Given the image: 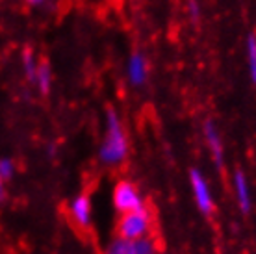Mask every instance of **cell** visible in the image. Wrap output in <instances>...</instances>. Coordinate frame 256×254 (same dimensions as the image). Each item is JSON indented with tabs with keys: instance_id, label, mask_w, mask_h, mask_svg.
Here are the masks:
<instances>
[{
	"instance_id": "obj_2",
	"label": "cell",
	"mask_w": 256,
	"mask_h": 254,
	"mask_svg": "<svg viewBox=\"0 0 256 254\" xmlns=\"http://www.w3.org/2000/svg\"><path fill=\"white\" fill-rule=\"evenodd\" d=\"M150 226H152L150 214L147 212V208H141V210L122 214V217L117 222V234L124 240L136 242L143 236H148Z\"/></svg>"
},
{
	"instance_id": "obj_13",
	"label": "cell",
	"mask_w": 256,
	"mask_h": 254,
	"mask_svg": "<svg viewBox=\"0 0 256 254\" xmlns=\"http://www.w3.org/2000/svg\"><path fill=\"white\" fill-rule=\"evenodd\" d=\"M22 65H24V72L28 74V78L34 82V78H36V70H38V64H36V60L30 52H26L24 58H22Z\"/></svg>"
},
{
	"instance_id": "obj_3",
	"label": "cell",
	"mask_w": 256,
	"mask_h": 254,
	"mask_svg": "<svg viewBox=\"0 0 256 254\" xmlns=\"http://www.w3.org/2000/svg\"><path fill=\"white\" fill-rule=\"evenodd\" d=\"M114 204H116V208L121 212V214L145 208L140 190H138L132 182H126V180H121V182L114 188Z\"/></svg>"
},
{
	"instance_id": "obj_8",
	"label": "cell",
	"mask_w": 256,
	"mask_h": 254,
	"mask_svg": "<svg viewBox=\"0 0 256 254\" xmlns=\"http://www.w3.org/2000/svg\"><path fill=\"white\" fill-rule=\"evenodd\" d=\"M232 186H234V193H236V200H238V204H240V208L244 212H249L250 210V188L244 172L238 171L236 174H234Z\"/></svg>"
},
{
	"instance_id": "obj_9",
	"label": "cell",
	"mask_w": 256,
	"mask_h": 254,
	"mask_svg": "<svg viewBox=\"0 0 256 254\" xmlns=\"http://www.w3.org/2000/svg\"><path fill=\"white\" fill-rule=\"evenodd\" d=\"M34 82L38 84V88L41 93H48V89H50V86H52V70L46 62H41V64L38 65Z\"/></svg>"
},
{
	"instance_id": "obj_7",
	"label": "cell",
	"mask_w": 256,
	"mask_h": 254,
	"mask_svg": "<svg viewBox=\"0 0 256 254\" xmlns=\"http://www.w3.org/2000/svg\"><path fill=\"white\" fill-rule=\"evenodd\" d=\"M69 212H70V217H72V221L76 222L78 226H90L91 222V200L86 195H80L76 197L69 206Z\"/></svg>"
},
{
	"instance_id": "obj_11",
	"label": "cell",
	"mask_w": 256,
	"mask_h": 254,
	"mask_svg": "<svg viewBox=\"0 0 256 254\" xmlns=\"http://www.w3.org/2000/svg\"><path fill=\"white\" fill-rule=\"evenodd\" d=\"M247 64H249L250 80L256 84V34L247 38Z\"/></svg>"
},
{
	"instance_id": "obj_16",
	"label": "cell",
	"mask_w": 256,
	"mask_h": 254,
	"mask_svg": "<svg viewBox=\"0 0 256 254\" xmlns=\"http://www.w3.org/2000/svg\"><path fill=\"white\" fill-rule=\"evenodd\" d=\"M4 182H6V180H4L2 174H0V200L4 198V195H6V191H4Z\"/></svg>"
},
{
	"instance_id": "obj_15",
	"label": "cell",
	"mask_w": 256,
	"mask_h": 254,
	"mask_svg": "<svg viewBox=\"0 0 256 254\" xmlns=\"http://www.w3.org/2000/svg\"><path fill=\"white\" fill-rule=\"evenodd\" d=\"M188 13H190V17L193 20L198 19V15H200V8H198L197 0H190V4H188Z\"/></svg>"
},
{
	"instance_id": "obj_5",
	"label": "cell",
	"mask_w": 256,
	"mask_h": 254,
	"mask_svg": "<svg viewBox=\"0 0 256 254\" xmlns=\"http://www.w3.org/2000/svg\"><path fill=\"white\" fill-rule=\"evenodd\" d=\"M126 76H128V82L132 84V86H136V88H140V86H143V84L147 82L148 65H147V60L143 58V54L136 52V54H132V56L128 58Z\"/></svg>"
},
{
	"instance_id": "obj_1",
	"label": "cell",
	"mask_w": 256,
	"mask_h": 254,
	"mask_svg": "<svg viewBox=\"0 0 256 254\" xmlns=\"http://www.w3.org/2000/svg\"><path fill=\"white\" fill-rule=\"evenodd\" d=\"M98 156L106 166H121L128 156V140L119 115L108 110L106 115V136L100 145Z\"/></svg>"
},
{
	"instance_id": "obj_14",
	"label": "cell",
	"mask_w": 256,
	"mask_h": 254,
	"mask_svg": "<svg viewBox=\"0 0 256 254\" xmlns=\"http://www.w3.org/2000/svg\"><path fill=\"white\" fill-rule=\"evenodd\" d=\"M15 172V166H13L12 160H0V174L4 180H10Z\"/></svg>"
},
{
	"instance_id": "obj_6",
	"label": "cell",
	"mask_w": 256,
	"mask_h": 254,
	"mask_svg": "<svg viewBox=\"0 0 256 254\" xmlns=\"http://www.w3.org/2000/svg\"><path fill=\"white\" fill-rule=\"evenodd\" d=\"M204 140H206L208 148H210L212 158H214V162H216V166L221 167L223 166V154H224L223 141H221V136H219L216 124L210 122V121L204 124Z\"/></svg>"
},
{
	"instance_id": "obj_17",
	"label": "cell",
	"mask_w": 256,
	"mask_h": 254,
	"mask_svg": "<svg viewBox=\"0 0 256 254\" xmlns=\"http://www.w3.org/2000/svg\"><path fill=\"white\" fill-rule=\"evenodd\" d=\"M30 2H32V4H43L45 0H30Z\"/></svg>"
},
{
	"instance_id": "obj_4",
	"label": "cell",
	"mask_w": 256,
	"mask_h": 254,
	"mask_svg": "<svg viewBox=\"0 0 256 254\" xmlns=\"http://www.w3.org/2000/svg\"><path fill=\"white\" fill-rule=\"evenodd\" d=\"M190 182H192L193 198H195V202H197L198 210L202 212V214H206V216L212 214V212H214V197H212L210 186L206 182V178L198 171H192Z\"/></svg>"
},
{
	"instance_id": "obj_12",
	"label": "cell",
	"mask_w": 256,
	"mask_h": 254,
	"mask_svg": "<svg viewBox=\"0 0 256 254\" xmlns=\"http://www.w3.org/2000/svg\"><path fill=\"white\" fill-rule=\"evenodd\" d=\"M134 252L136 254H158V247L154 240H150L148 236H143L140 240L134 242Z\"/></svg>"
},
{
	"instance_id": "obj_10",
	"label": "cell",
	"mask_w": 256,
	"mask_h": 254,
	"mask_svg": "<svg viewBox=\"0 0 256 254\" xmlns=\"http://www.w3.org/2000/svg\"><path fill=\"white\" fill-rule=\"evenodd\" d=\"M104 254H136L134 252V242L124 240L121 236H117L114 242L110 243Z\"/></svg>"
}]
</instances>
